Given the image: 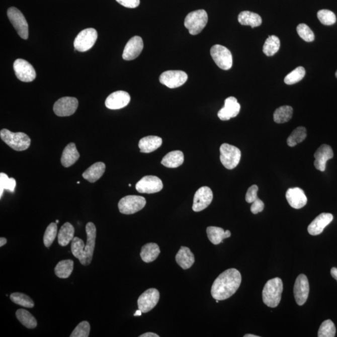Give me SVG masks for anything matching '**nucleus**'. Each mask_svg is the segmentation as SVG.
Returning a JSON list of instances; mask_svg holds the SVG:
<instances>
[{
    "instance_id": "f257e3e1",
    "label": "nucleus",
    "mask_w": 337,
    "mask_h": 337,
    "mask_svg": "<svg viewBox=\"0 0 337 337\" xmlns=\"http://www.w3.org/2000/svg\"><path fill=\"white\" fill-rule=\"evenodd\" d=\"M242 282L239 271L229 269L222 272L215 280L211 288V295L214 299L224 300L229 299L235 294Z\"/></svg>"
},
{
    "instance_id": "f03ea898",
    "label": "nucleus",
    "mask_w": 337,
    "mask_h": 337,
    "mask_svg": "<svg viewBox=\"0 0 337 337\" xmlns=\"http://www.w3.org/2000/svg\"><path fill=\"white\" fill-rule=\"evenodd\" d=\"M283 292V283L278 277L269 280L264 287L263 291V302L267 306L275 308L281 302Z\"/></svg>"
},
{
    "instance_id": "7ed1b4c3",
    "label": "nucleus",
    "mask_w": 337,
    "mask_h": 337,
    "mask_svg": "<svg viewBox=\"0 0 337 337\" xmlns=\"http://www.w3.org/2000/svg\"><path fill=\"white\" fill-rule=\"evenodd\" d=\"M0 136L3 141L15 151H25L31 144L30 137L25 133H13L7 129H3L0 131Z\"/></svg>"
},
{
    "instance_id": "20e7f679",
    "label": "nucleus",
    "mask_w": 337,
    "mask_h": 337,
    "mask_svg": "<svg viewBox=\"0 0 337 337\" xmlns=\"http://www.w3.org/2000/svg\"><path fill=\"white\" fill-rule=\"evenodd\" d=\"M208 22V15L204 10L192 12L187 15L185 20V27L192 35L200 33Z\"/></svg>"
},
{
    "instance_id": "39448f33",
    "label": "nucleus",
    "mask_w": 337,
    "mask_h": 337,
    "mask_svg": "<svg viewBox=\"0 0 337 337\" xmlns=\"http://www.w3.org/2000/svg\"><path fill=\"white\" fill-rule=\"evenodd\" d=\"M220 159L227 170H233L240 162L241 152L239 149L232 145L222 144L220 147Z\"/></svg>"
},
{
    "instance_id": "423d86ee",
    "label": "nucleus",
    "mask_w": 337,
    "mask_h": 337,
    "mask_svg": "<svg viewBox=\"0 0 337 337\" xmlns=\"http://www.w3.org/2000/svg\"><path fill=\"white\" fill-rule=\"evenodd\" d=\"M86 232L87 234V242L82 251L79 262L82 265L88 266L92 263L97 238V228L93 222H88L86 225Z\"/></svg>"
},
{
    "instance_id": "0eeeda50",
    "label": "nucleus",
    "mask_w": 337,
    "mask_h": 337,
    "mask_svg": "<svg viewBox=\"0 0 337 337\" xmlns=\"http://www.w3.org/2000/svg\"><path fill=\"white\" fill-rule=\"evenodd\" d=\"M146 204V199L143 197L130 195L122 198L119 202L118 207L122 214H133L143 209Z\"/></svg>"
},
{
    "instance_id": "6e6552de",
    "label": "nucleus",
    "mask_w": 337,
    "mask_h": 337,
    "mask_svg": "<svg viewBox=\"0 0 337 337\" xmlns=\"http://www.w3.org/2000/svg\"><path fill=\"white\" fill-rule=\"evenodd\" d=\"M97 38V31L94 28H87L82 30L75 38L74 50L79 52H85L90 50L94 46Z\"/></svg>"
},
{
    "instance_id": "1a4fd4ad",
    "label": "nucleus",
    "mask_w": 337,
    "mask_h": 337,
    "mask_svg": "<svg viewBox=\"0 0 337 337\" xmlns=\"http://www.w3.org/2000/svg\"><path fill=\"white\" fill-rule=\"evenodd\" d=\"M8 17L16 30L18 35L24 40L28 38V25L24 15L15 7H10L7 11Z\"/></svg>"
},
{
    "instance_id": "9d476101",
    "label": "nucleus",
    "mask_w": 337,
    "mask_h": 337,
    "mask_svg": "<svg viewBox=\"0 0 337 337\" xmlns=\"http://www.w3.org/2000/svg\"><path fill=\"white\" fill-rule=\"evenodd\" d=\"M211 55L220 69L228 70L231 68L233 64L232 55L225 46L220 45L212 46L211 49Z\"/></svg>"
},
{
    "instance_id": "9b49d317",
    "label": "nucleus",
    "mask_w": 337,
    "mask_h": 337,
    "mask_svg": "<svg viewBox=\"0 0 337 337\" xmlns=\"http://www.w3.org/2000/svg\"><path fill=\"white\" fill-rule=\"evenodd\" d=\"M78 107V101L73 97H63L54 103L53 111L56 115L65 117L73 115Z\"/></svg>"
},
{
    "instance_id": "f8f14e48",
    "label": "nucleus",
    "mask_w": 337,
    "mask_h": 337,
    "mask_svg": "<svg viewBox=\"0 0 337 337\" xmlns=\"http://www.w3.org/2000/svg\"><path fill=\"white\" fill-rule=\"evenodd\" d=\"M188 79V74L183 71L171 70L162 72L159 77L160 83L166 86L167 87L176 88L181 87Z\"/></svg>"
},
{
    "instance_id": "ddd939ff",
    "label": "nucleus",
    "mask_w": 337,
    "mask_h": 337,
    "mask_svg": "<svg viewBox=\"0 0 337 337\" xmlns=\"http://www.w3.org/2000/svg\"><path fill=\"white\" fill-rule=\"evenodd\" d=\"M163 183L159 178L154 176H146L137 183V192L143 194H154L162 190Z\"/></svg>"
},
{
    "instance_id": "4468645a",
    "label": "nucleus",
    "mask_w": 337,
    "mask_h": 337,
    "mask_svg": "<svg viewBox=\"0 0 337 337\" xmlns=\"http://www.w3.org/2000/svg\"><path fill=\"white\" fill-rule=\"evenodd\" d=\"M14 69L18 79L23 82H32L36 78V71L27 61L18 59L14 62Z\"/></svg>"
},
{
    "instance_id": "2eb2a0df",
    "label": "nucleus",
    "mask_w": 337,
    "mask_h": 337,
    "mask_svg": "<svg viewBox=\"0 0 337 337\" xmlns=\"http://www.w3.org/2000/svg\"><path fill=\"white\" fill-rule=\"evenodd\" d=\"M159 292L157 289H147L140 295L137 300L138 308L142 313H147L157 304L159 300Z\"/></svg>"
},
{
    "instance_id": "dca6fc26",
    "label": "nucleus",
    "mask_w": 337,
    "mask_h": 337,
    "mask_svg": "<svg viewBox=\"0 0 337 337\" xmlns=\"http://www.w3.org/2000/svg\"><path fill=\"white\" fill-rule=\"evenodd\" d=\"M213 193L209 187H202L197 191L194 197L193 209L194 212H200L206 209L211 204Z\"/></svg>"
},
{
    "instance_id": "f3484780",
    "label": "nucleus",
    "mask_w": 337,
    "mask_h": 337,
    "mask_svg": "<svg viewBox=\"0 0 337 337\" xmlns=\"http://www.w3.org/2000/svg\"><path fill=\"white\" fill-rule=\"evenodd\" d=\"M310 286L307 276L300 274L295 281L294 294L295 301L299 305H304L309 294Z\"/></svg>"
},
{
    "instance_id": "a211bd4d",
    "label": "nucleus",
    "mask_w": 337,
    "mask_h": 337,
    "mask_svg": "<svg viewBox=\"0 0 337 337\" xmlns=\"http://www.w3.org/2000/svg\"><path fill=\"white\" fill-rule=\"evenodd\" d=\"M131 101L130 95L123 91L114 92L106 98L105 105L110 110H120L128 105Z\"/></svg>"
},
{
    "instance_id": "6ab92c4d",
    "label": "nucleus",
    "mask_w": 337,
    "mask_h": 337,
    "mask_svg": "<svg viewBox=\"0 0 337 337\" xmlns=\"http://www.w3.org/2000/svg\"><path fill=\"white\" fill-rule=\"evenodd\" d=\"M143 48L142 38L140 36H134L127 43L123 51V58L126 61L133 60L139 56Z\"/></svg>"
},
{
    "instance_id": "aec40b11",
    "label": "nucleus",
    "mask_w": 337,
    "mask_h": 337,
    "mask_svg": "<svg viewBox=\"0 0 337 337\" xmlns=\"http://www.w3.org/2000/svg\"><path fill=\"white\" fill-rule=\"evenodd\" d=\"M240 110V104L234 97H229L225 100L224 108L220 110L217 116L222 121H228L235 118L238 115Z\"/></svg>"
},
{
    "instance_id": "412c9836",
    "label": "nucleus",
    "mask_w": 337,
    "mask_h": 337,
    "mask_svg": "<svg viewBox=\"0 0 337 337\" xmlns=\"http://www.w3.org/2000/svg\"><path fill=\"white\" fill-rule=\"evenodd\" d=\"M333 219L332 214L330 213L320 214L310 223L308 227V232L310 235H320L324 229L330 224Z\"/></svg>"
},
{
    "instance_id": "4be33fe9",
    "label": "nucleus",
    "mask_w": 337,
    "mask_h": 337,
    "mask_svg": "<svg viewBox=\"0 0 337 337\" xmlns=\"http://www.w3.org/2000/svg\"><path fill=\"white\" fill-rule=\"evenodd\" d=\"M286 196L290 206L294 209H301L307 203L304 191L299 188L288 189Z\"/></svg>"
},
{
    "instance_id": "5701e85b",
    "label": "nucleus",
    "mask_w": 337,
    "mask_h": 337,
    "mask_svg": "<svg viewBox=\"0 0 337 337\" xmlns=\"http://www.w3.org/2000/svg\"><path fill=\"white\" fill-rule=\"evenodd\" d=\"M314 165L317 170L323 172L325 171L326 163L333 157L332 149L327 144H323L314 154Z\"/></svg>"
},
{
    "instance_id": "b1692460",
    "label": "nucleus",
    "mask_w": 337,
    "mask_h": 337,
    "mask_svg": "<svg viewBox=\"0 0 337 337\" xmlns=\"http://www.w3.org/2000/svg\"><path fill=\"white\" fill-rule=\"evenodd\" d=\"M79 158L76 145L73 142L67 144L62 154L61 162L64 167H69L75 164Z\"/></svg>"
},
{
    "instance_id": "393cba45",
    "label": "nucleus",
    "mask_w": 337,
    "mask_h": 337,
    "mask_svg": "<svg viewBox=\"0 0 337 337\" xmlns=\"http://www.w3.org/2000/svg\"><path fill=\"white\" fill-rule=\"evenodd\" d=\"M176 263L181 268L187 270L193 266L195 258L193 252L187 247H181L176 256Z\"/></svg>"
},
{
    "instance_id": "a878e982",
    "label": "nucleus",
    "mask_w": 337,
    "mask_h": 337,
    "mask_svg": "<svg viewBox=\"0 0 337 337\" xmlns=\"http://www.w3.org/2000/svg\"><path fill=\"white\" fill-rule=\"evenodd\" d=\"M106 165L105 163L98 162L91 165L89 168L82 174V177L85 180L89 181L91 183H94L102 177L105 172Z\"/></svg>"
},
{
    "instance_id": "bb28decb",
    "label": "nucleus",
    "mask_w": 337,
    "mask_h": 337,
    "mask_svg": "<svg viewBox=\"0 0 337 337\" xmlns=\"http://www.w3.org/2000/svg\"><path fill=\"white\" fill-rule=\"evenodd\" d=\"M162 140L160 137L155 136H149L140 139L139 147L140 152L150 153L155 151L161 146Z\"/></svg>"
},
{
    "instance_id": "cd10ccee",
    "label": "nucleus",
    "mask_w": 337,
    "mask_h": 337,
    "mask_svg": "<svg viewBox=\"0 0 337 337\" xmlns=\"http://www.w3.org/2000/svg\"><path fill=\"white\" fill-rule=\"evenodd\" d=\"M207 237L214 245H218L222 242L225 238H229L231 235L229 230H225L222 228L217 227H208L207 228Z\"/></svg>"
},
{
    "instance_id": "c85d7f7f",
    "label": "nucleus",
    "mask_w": 337,
    "mask_h": 337,
    "mask_svg": "<svg viewBox=\"0 0 337 337\" xmlns=\"http://www.w3.org/2000/svg\"><path fill=\"white\" fill-rule=\"evenodd\" d=\"M160 252V248L157 243H149L142 247L140 256L144 263H150L158 258Z\"/></svg>"
},
{
    "instance_id": "c756f323",
    "label": "nucleus",
    "mask_w": 337,
    "mask_h": 337,
    "mask_svg": "<svg viewBox=\"0 0 337 337\" xmlns=\"http://www.w3.org/2000/svg\"><path fill=\"white\" fill-rule=\"evenodd\" d=\"M185 157L182 151H174L167 153L161 161V164L168 168H176L182 165Z\"/></svg>"
},
{
    "instance_id": "7c9ffc66",
    "label": "nucleus",
    "mask_w": 337,
    "mask_h": 337,
    "mask_svg": "<svg viewBox=\"0 0 337 337\" xmlns=\"http://www.w3.org/2000/svg\"><path fill=\"white\" fill-rule=\"evenodd\" d=\"M238 22L240 24L244 26H250L252 28L259 27L262 24L263 20L258 14L248 11L240 13L238 17Z\"/></svg>"
},
{
    "instance_id": "2f4dec72",
    "label": "nucleus",
    "mask_w": 337,
    "mask_h": 337,
    "mask_svg": "<svg viewBox=\"0 0 337 337\" xmlns=\"http://www.w3.org/2000/svg\"><path fill=\"white\" fill-rule=\"evenodd\" d=\"M74 228L71 223L66 222L59 230L58 240L61 246H66L74 238Z\"/></svg>"
},
{
    "instance_id": "473e14b6",
    "label": "nucleus",
    "mask_w": 337,
    "mask_h": 337,
    "mask_svg": "<svg viewBox=\"0 0 337 337\" xmlns=\"http://www.w3.org/2000/svg\"><path fill=\"white\" fill-rule=\"evenodd\" d=\"M74 263L72 260L67 259L59 262L57 264L54 272L56 276L59 278L67 279L71 274L73 271Z\"/></svg>"
},
{
    "instance_id": "72a5a7b5",
    "label": "nucleus",
    "mask_w": 337,
    "mask_h": 337,
    "mask_svg": "<svg viewBox=\"0 0 337 337\" xmlns=\"http://www.w3.org/2000/svg\"><path fill=\"white\" fill-rule=\"evenodd\" d=\"M293 109L290 106H283L277 108L274 113V120L276 123H287L291 119Z\"/></svg>"
},
{
    "instance_id": "f704fd0d",
    "label": "nucleus",
    "mask_w": 337,
    "mask_h": 337,
    "mask_svg": "<svg viewBox=\"0 0 337 337\" xmlns=\"http://www.w3.org/2000/svg\"><path fill=\"white\" fill-rule=\"evenodd\" d=\"M16 316L18 320L26 327L33 329L37 326V321L32 313L27 310L19 309L17 311Z\"/></svg>"
},
{
    "instance_id": "c9c22d12",
    "label": "nucleus",
    "mask_w": 337,
    "mask_h": 337,
    "mask_svg": "<svg viewBox=\"0 0 337 337\" xmlns=\"http://www.w3.org/2000/svg\"><path fill=\"white\" fill-rule=\"evenodd\" d=\"M281 41L276 36H269L263 46V52L266 56H272L279 50Z\"/></svg>"
},
{
    "instance_id": "e433bc0d",
    "label": "nucleus",
    "mask_w": 337,
    "mask_h": 337,
    "mask_svg": "<svg viewBox=\"0 0 337 337\" xmlns=\"http://www.w3.org/2000/svg\"><path fill=\"white\" fill-rule=\"evenodd\" d=\"M307 137V130L304 127H298L293 131L290 136L287 139V144L290 147H294L297 144L300 143Z\"/></svg>"
},
{
    "instance_id": "4c0bfd02",
    "label": "nucleus",
    "mask_w": 337,
    "mask_h": 337,
    "mask_svg": "<svg viewBox=\"0 0 337 337\" xmlns=\"http://www.w3.org/2000/svg\"><path fill=\"white\" fill-rule=\"evenodd\" d=\"M16 186V180L14 178H9L6 174L0 173V198H2L5 189L14 193Z\"/></svg>"
},
{
    "instance_id": "58836bf2",
    "label": "nucleus",
    "mask_w": 337,
    "mask_h": 337,
    "mask_svg": "<svg viewBox=\"0 0 337 337\" xmlns=\"http://www.w3.org/2000/svg\"><path fill=\"white\" fill-rule=\"evenodd\" d=\"M305 75V69L302 66L296 67L289 74H287L284 78L285 83L289 85L296 84L304 77Z\"/></svg>"
},
{
    "instance_id": "ea45409f",
    "label": "nucleus",
    "mask_w": 337,
    "mask_h": 337,
    "mask_svg": "<svg viewBox=\"0 0 337 337\" xmlns=\"http://www.w3.org/2000/svg\"><path fill=\"white\" fill-rule=\"evenodd\" d=\"M10 299H11L13 302L16 303L17 305L22 306V307L33 308L35 306V303H34L33 300L29 296L22 294V293H13L10 295Z\"/></svg>"
},
{
    "instance_id": "a19ab883",
    "label": "nucleus",
    "mask_w": 337,
    "mask_h": 337,
    "mask_svg": "<svg viewBox=\"0 0 337 337\" xmlns=\"http://www.w3.org/2000/svg\"><path fill=\"white\" fill-rule=\"evenodd\" d=\"M336 328L332 321H324L318 331V337H334L335 336Z\"/></svg>"
},
{
    "instance_id": "79ce46f5",
    "label": "nucleus",
    "mask_w": 337,
    "mask_h": 337,
    "mask_svg": "<svg viewBox=\"0 0 337 337\" xmlns=\"http://www.w3.org/2000/svg\"><path fill=\"white\" fill-rule=\"evenodd\" d=\"M57 231H58V227H57L56 223L52 222L46 228L43 237L44 244L46 247H50L54 242L57 235Z\"/></svg>"
},
{
    "instance_id": "37998d69",
    "label": "nucleus",
    "mask_w": 337,
    "mask_h": 337,
    "mask_svg": "<svg viewBox=\"0 0 337 337\" xmlns=\"http://www.w3.org/2000/svg\"><path fill=\"white\" fill-rule=\"evenodd\" d=\"M318 19L324 25L330 26L335 24L336 16L331 11L328 10H321L317 13Z\"/></svg>"
},
{
    "instance_id": "c03bdc74",
    "label": "nucleus",
    "mask_w": 337,
    "mask_h": 337,
    "mask_svg": "<svg viewBox=\"0 0 337 337\" xmlns=\"http://www.w3.org/2000/svg\"><path fill=\"white\" fill-rule=\"evenodd\" d=\"M297 32L300 37L306 42H312L315 40L314 33L309 27L304 23H301L297 26Z\"/></svg>"
},
{
    "instance_id": "a18cd8bd",
    "label": "nucleus",
    "mask_w": 337,
    "mask_h": 337,
    "mask_svg": "<svg viewBox=\"0 0 337 337\" xmlns=\"http://www.w3.org/2000/svg\"><path fill=\"white\" fill-rule=\"evenodd\" d=\"M90 332V325L87 321H81L72 331L71 337H88Z\"/></svg>"
},
{
    "instance_id": "49530a36",
    "label": "nucleus",
    "mask_w": 337,
    "mask_h": 337,
    "mask_svg": "<svg viewBox=\"0 0 337 337\" xmlns=\"http://www.w3.org/2000/svg\"><path fill=\"white\" fill-rule=\"evenodd\" d=\"M259 190L258 186L257 185H253L248 189L247 193L245 196V201L248 203H252L258 199V192Z\"/></svg>"
},
{
    "instance_id": "de8ad7c7",
    "label": "nucleus",
    "mask_w": 337,
    "mask_h": 337,
    "mask_svg": "<svg viewBox=\"0 0 337 337\" xmlns=\"http://www.w3.org/2000/svg\"><path fill=\"white\" fill-rule=\"evenodd\" d=\"M264 209V203L259 198L252 202V206L250 207V211L254 214H258L259 212L263 211Z\"/></svg>"
},
{
    "instance_id": "09e8293b",
    "label": "nucleus",
    "mask_w": 337,
    "mask_h": 337,
    "mask_svg": "<svg viewBox=\"0 0 337 337\" xmlns=\"http://www.w3.org/2000/svg\"><path fill=\"white\" fill-rule=\"evenodd\" d=\"M116 1L128 9H135L140 4V0H116Z\"/></svg>"
},
{
    "instance_id": "8fccbe9b",
    "label": "nucleus",
    "mask_w": 337,
    "mask_h": 337,
    "mask_svg": "<svg viewBox=\"0 0 337 337\" xmlns=\"http://www.w3.org/2000/svg\"><path fill=\"white\" fill-rule=\"evenodd\" d=\"M139 337H159V336L154 333L147 332L142 334V335H140Z\"/></svg>"
},
{
    "instance_id": "3c124183",
    "label": "nucleus",
    "mask_w": 337,
    "mask_h": 337,
    "mask_svg": "<svg viewBox=\"0 0 337 337\" xmlns=\"http://www.w3.org/2000/svg\"><path fill=\"white\" fill-rule=\"evenodd\" d=\"M330 273L331 276L333 277V278L335 279L337 281V269L335 268H333L331 269Z\"/></svg>"
},
{
    "instance_id": "603ef678",
    "label": "nucleus",
    "mask_w": 337,
    "mask_h": 337,
    "mask_svg": "<svg viewBox=\"0 0 337 337\" xmlns=\"http://www.w3.org/2000/svg\"><path fill=\"white\" fill-rule=\"evenodd\" d=\"M7 243V240L6 238L1 237L0 238V247H3V246L6 244Z\"/></svg>"
},
{
    "instance_id": "864d4df0",
    "label": "nucleus",
    "mask_w": 337,
    "mask_h": 337,
    "mask_svg": "<svg viewBox=\"0 0 337 337\" xmlns=\"http://www.w3.org/2000/svg\"><path fill=\"white\" fill-rule=\"evenodd\" d=\"M142 312H141V311L139 309V310H137L136 312H135L134 315V316H141V314H142Z\"/></svg>"
},
{
    "instance_id": "5fc2aeb1",
    "label": "nucleus",
    "mask_w": 337,
    "mask_h": 337,
    "mask_svg": "<svg viewBox=\"0 0 337 337\" xmlns=\"http://www.w3.org/2000/svg\"><path fill=\"white\" fill-rule=\"evenodd\" d=\"M244 337H259L258 335H252V334H246Z\"/></svg>"
},
{
    "instance_id": "6e6d98bb",
    "label": "nucleus",
    "mask_w": 337,
    "mask_h": 337,
    "mask_svg": "<svg viewBox=\"0 0 337 337\" xmlns=\"http://www.w3.org/2000/svg\"><path fill=\"white\" fill-rule=\"evenodd\" d=\"M58 222H59V220H56V224H57V223H58Z\"/></svg>"
},
{
    "instance_id": "4d7b16f0",
    "label": "nucleus",
    "mask_w": 337,
    "mask_h": 337,
    "mask_svg": "<svg viewBox=\"0 0 337 337\" xmlns=\"http://www.w3.org/2000/svg\"><path fill=\"white\" fill-rule=\"evenodd\" d=\"M335 76L336 77V78H337V71L335 72Z\"/></svg>"
}]
</instances>
